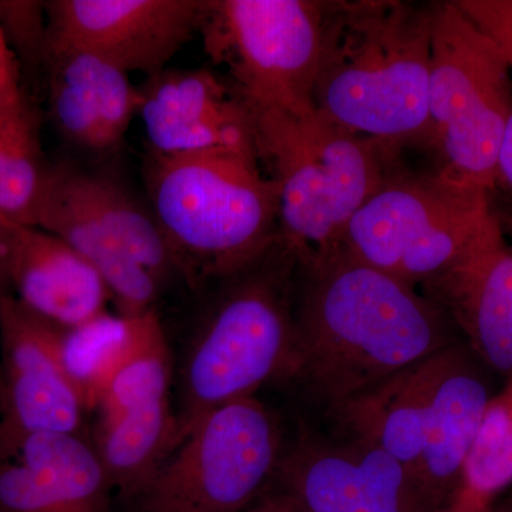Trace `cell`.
<instances>
[{
  "mask_svg": "<svg viewBox=\"0 0 512 512\" xmlns=\"http://www.w3.org/2000/svg\"><path fill=\"white\" fill-rule=\"evenodd\" d=\"M291 356L276 387L295 419L322 421L367 390L460 340L419 289L342 248L299 247Z\"/></svg>",
  "mask_w": 512,
  "mask_h": 512,
  "instance_id": "obj_1",
  "label": "cell"
},
{
  "mask_svg": "<svg viewBox=\"0 0 512 512\" xmlns=\"http://www.w3.org/2000/svg\"><path fill=\"white\" fill-rule=\"evenodd\" d=\"M299 247L279 232L241 268L202 288L177 370L180 441L221 404L276 386L291 356Z\"/></svg>",
  "mask_w": 512,
  "mask_h": 512,
  "instance_id": "obj_2",
  "label": "cell"
},
{
  "mask_svg": "<svg viewBox=\"0 0 512 512\" xmlns=\"http://www.w3.org/2000/svg\"><path fill=\"white\" fill-rule=\"evenodd\" d=\"M433 13L434 3L328 2L315 109L397 150L426 140Z\"/></svg>",
  "mask_w": 512,
  "mask_h": 512,
  "instance_id": "obj_3",
  "label": "cell"
},
{
  "mask_svg": "<svg viewBox=\"0 0 512 512\" xmlns=\"http://www.w3.org/2000/svg\"><path fill=\"white\" fill-rule=\"evenodd\" d=\"M255 150L148 158V205L178 281L200 292L241 268L279 234L278 188Z\"/></svg>",
  "mask_w": 512,
  "mask_h": 512,
  "instance_id": "obj_4",
  "label": "cell"
},
{
  "mask_svg": "<svg viewBox=\"0 0 512 512\" xmlns=\"http://www.w3.org/2000/svg\"><path fill=\"white\" fill-rule=\"evenodd\" d=\"M259 161L278 188L279 232L315 252L342 247L350 220L397 170V148L318 110L252 111Z\"/></svg>",
  "mask_w": 512,
  "mask_h": 512,
  "instance_id": "obj_5",
  "label": "cell"
},
{
  "mask_svg": "<svg viewBox=\"0 0 512 512\" xmlns=\"http://www.w3.org/2000/svg\"><path fill=\"white\" fill-rule=\"evenodd\" d=\"M512 113V70L497 43L456 2L434 3L426 143L437 171L484 190Z\"/></svg>",
  "mask_w": 512,
  "mask_h": 512,
  "instance_id": "obj_6",
  "label": "cell"
},
{
  "mask_svg": "<svg viewBox=\"0 0 512 512\" xmlns=\"http://www.w3.org/2000/svg\"><path fill=\"white\" fill-rule=\"evenodd\" d=\"M491 212L490 191L478 185L397 168L350 220L340 248L420 289L456 264Z\"/></svg>",
  "mask_w": 512,
  "mask_h": 512,
  "instance_id": "obj_7",
  "label": "cell"
},
{
  "mask_svg": "<svg viewBox=\"0 0 512 512\" xmlns=\"http://www.w3.org/2000/svg\"><path fill=\"white\" fill-rule=\"evenodd\" d=\"M284 414L258 396L204 414L136 500L137 512H245L268 490L284 450Z\"/></svg>",
  "mask_w": 512,
  "mask_h": 512,
  "instance_id": "obj_8",
  "label": "cell"
},
{
  "mask_svg": "<svg viewBox=\"0 0 512 512\" xmlns=\"http://www.w3.org/2000/svg\"><path fill=\"white\" fill-rule=\"evenodd\" d=\"M328 2L205 0L198 35L249 110L308 113Z\"/></svg>",
  "mask_w": 512,
  "mask_h": 512,
  "instance_id": "obj_9",
  "label": "cell"
},
{
  "mask_svg": "<svg viewBox=\"0 0 512 512\" xmlns=\"http://www.w3.org/2000/svg\"><path fill=\"white\" fill-rule=\"evenodd\" d=\"M266 491L305 512H433L413 474L383 448L295 417Z\"/></svg>",
  "mask_w": 512,
  "mask_h": 512,
  "instance_id": "obj_10",
  "label": "cell"
},
{
  "mask_svg": "<svg viewBox=\"0 0 512 512\" xmlns=\"http://www.w3.org/2000/svg\"><path fill=\"white\" fill-rule=\"evenodd\" d=\"M205 0H50V47L100 57L130 74L148 76L200 30Z\"/></svg>",
  "mask_w": 512,
  "mask_h": 512,
  "instance_id": "obj_11",
  "label": "cell"
},
{
  "mask_svg": "<svg viewBox=\"0 0 512 512\" xmlns=\"http://www.w3.org/2000/svg\"><path fill=\"white\" fill-rule=\"evenodd\" d=\"M89 410L64 372L55 325L0 296V434L79 433Z\"/></svg>",
  "mask_w": 512,
  "mask_h": 512,
  "instance_id": "obj_12",
  "label": "cell"
},
{
  "mask_svg": "<svg viewBox=\"0 0 512 512\" xmlns=\"http://www.w3.org/2000/svg\"><path fill=\"white\" fill-rule=\"evenodd\" d=\"M488 372L463 339L424 362L426 412L414 478L431 511L456 498L468 450L494 397Z\"/></svg>",
  "mask_w": 512,
  "mask_h": 512,
  "instance_id": "obj_13",
  "label": "cell"
},
{
  "mask_svg": "<svg viewBox=\"0 0 512 512\" xmlns=\"http://www.w3.org/2000/svg\"><path fill=\"white\" fill-rule=\"evenodd\" d=\"M493 375L512 380V247L491 212L456 264L419 289Z\"/></svg>",
  "mask_w": 512,
  "mask_h": 512,
  "instance_id": "obj_14",
  "label": "cell"
},
{
  "mask_svg": "<svg viewBox=\"0 0 512 512\" xmlns=\"http://www.w3.org/2000/svg\"><path fill=\"white\" fill-rule=\"evenodd\" d=\"M140 114L150 154L178 156L235 148L255 150L247 103L207 69L161 70L140 87Z\"/></svg>",
  "mask_w": 512,
  "mask_h": 512,
  "instance_id": "obj_15",
  "label": "cell"
},
{
  "mask_svg": "<svg viewBox=\"0 0 512 512\" xmlns=\"http://www.w3.org/2000/svg\"><path fill=\"white\" fill-rule=\"evenodd\" d=\"M113 491L82 434H0V512H113Z\"/></svg>",
  "mask_w": 512,
  "mask_h": 512,
  "instance_id": "obj_16",
  "label": "cell"
},
{
  "mask_svg": "<svg viewBox=\"0 0 512 512\" xmlns=\"http://www.w3.org/2000/svg\"><path fill=\"white\" fill-rule=\"evenodd\" d=\"M47 113L59 136L86 153L113 154L140 110V87L119 67L80 50L50 47Z\"/></svg>",
  "mask_w": 512,
  "mask_h": 512,
  "instance_id": "obj_17",
  "label": "cell"
},
{
  "mask_svg": "<svg viewBox=\"0 0 512 512\" xmlns=\"http://www.w3.org/2000/svg\"><path fill=\"white\" fill-rule=\"evenodd\" d=\"M56 235L96 269L123 315L154 311L163 286L133 258L89 207L69 161L47 165L35 225Z\"/></svg>",
  "mask_w": 512,
  "mask_h": 512,
  "instance_id": "obj_18",
  "label": "cell"
},
{
  "mask_svg": "<svg viewBox=\"0 0 512 512\" xmlns=\"http://www.w3.org/2000/svg\"><path fill=\"white\" fill-rule=\"evenodd\" d=\"M10 285L40 318L73 328L107 311L111 293L82 255L37 227H12Z\"/></svg>",
  "mask_w": 512,
  "mask_h": 512,
  "instance_id": "obj_19",
  "label": "cell"
},
{
  "mask_svg": "<svg viewBox=\"0 0 512 512\" xmlns=\"http://www.w3.org/2000/svg\"><path fill=\"white\" fill-rule=\"evenodd\" d=\"M424 362L389 377L325 420L313 423L332 424L372 441L400 461L414 477L426 412Z\"/></svg>",
  "mask_w": 512,
  "mask_h": 512,
  "instance_id": "obj_20",
  "label": "cell"
},
{
  "mask_svg": "<svg viewBox=\"0 0 512 512\" xmlns=\"http://www.w3.org/2000/svg\"><path fill=\"white\" fill-rule=\"evenodd\" d=\"M180 443L171 399L96 420L92 444L113 490L136 503L158 468Z\"/></svg>",
  "mask_w": 512,
  "mask_h": 512,
  "instance_id": "obj_21",
  "label": "cell"
},
{
  "mask_svg": "<svg viewBox=\"0 0 512 512\" xmlns=\"http://www.w3.org/2000/svg\"><path fill=\"white\" fill-rule=\"evenodd\" d=\"M157 320L156 309L140 315L106 311L73 328L55 325L60 362L89 413L96 409L111 376Z\"/></svg>",
  "mask_w": 512,
  "mask_h": 512,
  "instance_id": "obj_22",
  "label": "cell"
},
{
  "mask_svg": "<svg viewBox=\"0 0 512 512\" xmlns=\"http://www.w3.org/2000/svg\"><path fill=\"white\" fill-rule=\"evenodd\" d=\"M47 163L33 99L0 110V222L33 227Z\"/></svg>",
  "mask_w": 512,
  "mask_h": 512,
  "instance_id": "obj_23",
  "label": "cell"
},
{
  "mask_svg": "<svg viewBox=\"0 0 512 512\" xmlns=\"http://www.w3.org/2000/svg\"><path fill=\"white\" fill-rule=\"evenodd\" d=\"M512 483V380L488 404L468 450L453 503L488 512L491 501Z\"/></svg>",
  "mask_w": 512,
  "mask_h": 512,
  "instance_id": "obj_24",
  "label": "cell"
},
{
  "mask_svg": "<svg viewBox=\"0 0 512 512\" xmlns=\"http://www.w3.org/2000/svg\"><path fill=\"white\" fill-rule=\"evenodd\" d=\"M174 360L160 319L121 363L101 393L97 420L171 399Z\"/></svg>",
  "mask_w": 512,
  "mask_h": 512,
  "instance_id": "obj_25",
  "label": "cell"
},
{
  "mask_svg": "<svg viewBox=\"0 0 512 512\" xmlns=\"http://www.w3.org/2000/svg\"><path fill=\"white\" fill-rule=\"evenodd\" d=\"M0 28L18 60L23 83L25 76L45 82L50 49L45 2L0 0Z\"/></svg>",
  "mask_w": 512,
  "mask_h": 512,
  "instance_id": "obj_26",
  "label": "cell"
},
{
  "mask_svg": "<svg viewBox=\"0 0 512 512\" xmlns=\"http://www.w3.org/2000/svg\"><path fill=\"white\" fill-rule=\"evenodd\" d=\"M456 3L497 43L512 70V0H458Z\"/></svg>",
  "mask_w": 512,
  "mask_h": 512,
  "instance_id": "obj_27",
  "label": "cell"
},
{
  "mask_svg": "<svg viewBox=\"0 0 512 512\" xmlns=\"http://www.w3.org/2000/svg\"><path fill=\"white\" fill-rule=\"evenodd\" d=\"M26 99H32V97L23 83L18 60L13 55L0 28V110L18 106Z\"/></svg>",
  "mask_w": 512,
  "mask_h": 512,
  "instance_id": "obj_28",
  "label": "cell"
},
{
  "mask_svg": "<svg viewBox=\"0 0 512 512\" xmlns=\"http://www.w3.org/2000/svg\"><path fill=\"white\" fill-rule=\"evenodd\" d=\"M503 183L512 192V113L508 120L497 158V184Z\"/></svg>",
  "mask_w": 512,
  "mask_h": 512,
  "instance_id": "obj_29",
  "label": "cell"
},
{
  "mask_svg": "<svg viewBox=\"0 0 512 512\" xmlns=\"http://www.w3.org/2000/svg\"><path fill=\"white\" fill-rule=\"evenodd\" d=\"M10 239H12V227L0 222V296L12 293V285H10Z\"/></svg>",
  "mask_w": 512,
  "mask_h": 512,
  "instance_id": "obj_30",
  "label": "cell"
},
{
  "mask_svg": "<svg viewBox=\"0 0 512 512\" xmlns=\"http://www.w3.org/2000/svg\"><path fill=\"white\" fill-rule=\"evenodd\" d=\"M245 512H305L299 505L282 495L265 491L262 497Z\"/></svg>",
  "mask_w": 512,
  "mask_h": 512,
  "instance_id": "obj_31",
  "label": "cell"
},
{
  "mask_svg": "<svg viewBox=\"0 0 512 512\" xmlns=\"http://www.w3.org/2000/svg\"><path fill=\"white\" fill-rule=\"evenodd\" d=\"M433 512H473V511L467 510V508L461 507V505L453 503L451 505H448V507H446V508H441V510H437V511H433Z\"/></svg>",
  "mask_w": 512,
  "mask_h": 512,
  "instance_id": "obj_32",
  "label": "cell"
}]
</instances>
